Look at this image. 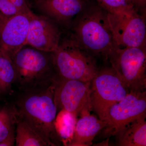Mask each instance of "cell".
<instances>
[{"label":"cell","instance_id":"6da1fadb","mask_svg":"<svg viewBox=\"0 0 146 146\" xmlns=\"http://www.w3.org/2000/svg\"><path fill=\"white\" fill-rule=\"evenodd\" d=\"M72 36L94 56L108 60L116 48L110 27L108 12L100 6L88 5L73 23Z\"/></svg>","mask_w":146,"mask_h":146},{"label":"cell","instance_id":"7a4b0ae2","mask_svg":"<svg viewBox=\"0 0 146 146\" xmlns=\"http://www.w3.org/2000/svg\"><path fill=\"white\" fill-rule=\"evenodd\" d=\"M54 92V83L46 89L23 92L15 106L18 117L32 126L53 146L56 145L58 138L54 128L58 109Z\"/></svg>","mask_w":146,"mask_h":146},{"label":"cell","instance_id":"3957f363","mask_svg":"<svg viewBox=\"0 0 146 146\" xmlns=\"http://www.w3.org/2000/svg\"><path fill=\"white\" fill-rule=\"evenodd\" d=\"M16 83L23 92L46 89L53 84L56 74L50 53L24 46L12 59Z\"/></svg>","mask_w":146,"mask_h":146},{"label":"cell","instance_id":"277c9868","mask_svg":"<svg viewBox=\"0 0 146 146\" xmlns=\"http://www.w3.org/2000/svg\"><path fill=\"white\" fill-rule=\"evenodd\" d=\"M56 77L90 82L98 72L94 56L72 36L51 52Z\"/></svg>","mask_w":146,"mask_h":146},{"label":"cell","instance_id":"5b68a950","mask_svg":"<svg viewBox=\"0 0 146 146\" xmlns=\"http://www.w3.org/2000/svg\"><path fill=\"white\" fill-rule=\"evenodd\" d=\"M108 60L130 92L146 91V48L117 47Z\"/></svg>","mask_w":146,"mask_h":146},{"label":"cell","instance_id":"8992f818","mask_svg":"<svg viewBox=\"0 0 146 146\" xmlns=\"http://www.w3.org/2000/svg\"><path fill=\"white\" fill-rule=\"evenodd\" d=\"M130 92L111 67L99 70L91 82L92 110L104 121L109 108Z\"/></svg>","mask_w":146,"mask_h":146},{"label":"cell","instance_id":"52a82bcc","mask_svg":"<svg viewBox=\"0 0 146 146\" xmlns=\"http://www.w3.org/2000/svg\"><path fill=\"white\" fill-rule=\"evenodd\" d=\"M135 8L120 13H108L110 27L118 48H146L145 17Z\"/></svg>","mask_w":146,"mask_h":146},{"label":"cell","instance_id":"ba28073f","mask_svg":"<svg viewBox=\"0 0 146 146\" xmlns=\"http://www.w3.org/2000/svg\"><path fill=\"white\" fill-rule=\"evenodd\" d=\"M54 84V100L57 109L64 110L76 116L92 110L91 82L56 77Z\"/></svg>","mask_w":146,"mask_h":146},{"label":"cell","instance_id":"9c48e42d","mask_svg":"<svg viewBox=\"0 0 146 146\" xmlns=\"http://www.w3.org/2000/svg\"><path fill=\"white\" fill-rule=\"evenodd\" d=\"M146 113V91L130 92L109 108L105 118V136H116L128 124Z\"/></svg>","mask_w":146,"mask_h":146},{"label":"cell","instance_id":"30bf717a","mask_svg":"<svg viewBox=\"0 0 146 146\" xmlns=\"http://www.w3.org/2000/svg\"><path fill=\"white\" fill-rule=\"evenodd\" d=\"M9 16L0 12V51L12 60L26 45L31 13Z\"/></svg>","mask_w":146,"mask_h":146},{"label":"cell","instance_id":"8fae6325","mask_svg":"<svg viewBox=\"0 0 146 146\" xmlns=\"http://www.w3.org/2000/svg\"><path fill=\"white\" fill-rule=\"evenodd\" d=\"M60 32L56 23L44 15H30L26 46L45 52H52L60 42Z\"/></svg>","mask_w":146,"mask_h":146},{"label":"cell","instance_id":"7c38bea8","mask_svg":"<svg viewBox=\"0 0 146 146\" xmlns=\"http://www.w3.org/2000/svg\"><path fill=\"white\" fill-rule=\"evenodd\" d=\"M35 6L56 23L74 22L88 5L86 0H33Z\"/></svg>","mask_w":146,"mask_h":146},{"label":"cell","instance_id":"4fadbf2b","mask_svg":"<svg viewBox=\"0 0 146 146\" xmlns=\"http://www.w3.org/2000/svg\"><path fill=\"white\" fill-rule=\"evenodd\" d=\"M106 124L105 121L90 113L82 115L76 122L74 135L68 146L91 145L95 136Z\"/></svg>","mask_w":146,"mask_h":146},{"label":"cell","instance_id":"5bb4252c","mask_svg":"<svg viewBox=\"0 0 146 146\" xmlns=\"http://www.w3.org/2000/svg\"><path fill=\"white\" fill-rule=\"evenodd\" d=\"M146 115L133 120L116 135L117 145L120 146H146Z\"/></svg>","mask_w":146,"mask_h":146},{"label":"cell","instance_id":"9a60e30c","mask_svg":"<svg viewBox=\"0 0 146 146\" xmlns=\"http://www.w3.org/2000/svg\"><path fill=\"white\" fill-rule=\"evenodd\" d=\"M16 125V146H53L46 138L25 120L18 117Z\"/></svg>","mask_w":146,"mask_h":146},{"label":"cell","instance_id":"2e32d148","mask_svg":"<svg viewBox=\"0 0 146 146\" xmlns=\"http://www.w3.org/2000/svg\"><path fill=\"white\" fill-rule=\"evenodd\" d=\"M76 117V115L64 110H61L56 115L54 122L56 133L66 145L68 146L74 135Z\"/></svg>","mask_w":146,"mask_h":146},{"label":"cell","instance_id":"e0dca14e","mask_svg":"<svg viewBox=\"0 0 146 146\" xmlns=\"http://www.w3.org/2000/svg\"><path fill=\"white\" fill-rule=\"evenodd\" d=\"M16 69L12 60L0 51V91L1 94L10 91L16 81Z\"/></svg>","mask_w":146,"mask_h":146},{"label":"cell","instance_id":"ac0fdd59","mask_svg":"<svg viewBox=\"0 0 146 146\" xmlns=\"http://www.w3.org/2000/svg\"><path fill=\"white\" fill-rule=\"evenodd\" d=\"M17 120L15 106H5L0 108V142L15 133V125Z\"/></svg>","mask_w":146,"mask_h":146},{"label":"cell","instance_id":"d6986e66","mask_svg":"<svg viewBox=\"0 0 146 146\" xmlns=\"http://www.w3.org/2000/svg\"><path fill=\"white\" fill-rule=\"evenodd\" d=\"M108 13H120L134 8L131 0H96ZM136 9V8H135Z\"/></svg>","mask_w":146,"mask_h":146},{"label":"cell","instance_id":"ffe728a7","mask_svg":"<svg viewBox=\"0 0 146 146\" xmlns=\"http://www.w3.org/2000/svg\"><path fill=\"white\" fill-rule=\"evenodd\" d=\"M0 12L9 16L24 13L7 0H0Z\"/></svg>","mask_w":146,"mask_h":146},{"label":"cell","instance_id":"44dd1931","mask_svg":"<svg viewBox=\"0 0 146 146\" xmlns=\"http://www.w3.org/2000/svg\"><path fill=\"white\" fill-rule=\"evenodd\" d=\"M24 13H29L33 12L27 0H7Z\"/></svg>","mask_w":146,"mask_h":146},{"label":"cell","instance_id":"7402d4cb","mask_svg":"<svg viewBox=\"0 0 146 146\" xmlns=\"http://www.w3.org/2000/svg\"><path fill=\"white\" fill-rule=\"evenodd\" d=\"M15 143V134L13 133L0 142V146H13Z\"/></svg>","mask_w":146,"mask_h":146},{"label":"cell","instance_id":"603a6c76","mask_svg":"<svg viewBox=\"0 0 146 146\" xmlns=\"http://www.w3.org/2000/svg\"><path fill=\"white\" fill-rule=\"evenodd\" d=\"M134 7L138 11L145 10L146 5V0H131Z\"/></svg>","mask_w":146,"mask_h":146},{"label":"cell","instance_id":"cb8c5ba5","mask_svg":"<svg viewBox=\"0 0 146 146\" xmlns=\"http://www.w3.org/2000/svg\"><path fill=\"white\" fill-rule=\"evenodd\" d=\"M1 91H0V96H1Z\"/></svg>","mask_w":146,"mask_h":146}]
</instances>
